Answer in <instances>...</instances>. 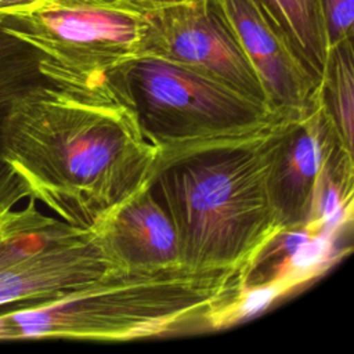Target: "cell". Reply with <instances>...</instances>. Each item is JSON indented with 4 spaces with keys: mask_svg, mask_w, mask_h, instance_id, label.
Here are the masks:
<instances>
[{
    "mask_svg": "<svg viewBox=\"0 0 354 354\" xmlns=\"http://www.w3.org/2000/svg\"><path fill=\"white\" fill-rule=\"evenodd\" d=\"M158 153L108 82L36 91L12 106L4 131L3 159L30 196L83 230L147 185Z\"/></svg>",
    "mask_w": 354,
    "mask_h": 354,
    "instance_id": "cell-1",
    "label": "cell"
},
{
    "mask_svg": "<svg viewBox=\"0 0 354 354\" xmlns=\"http://www.w3.org/2000/svg\"><path fill=\"white\" fill-rule=\"evenodd\" d=\"M279 119L252 134L159 149L147 184L174 225L183 267L239 272L279 228L267 192Z\"/></svg>",
    "mask_w": 354,
    "mask_h": 354,
    "instance_id": "cell-2",
    "label": "cell"
},
{
    "mask_svg": "<svg viewBox=\"0 0 354 354\" xmlns=\"http://www.w3.org/2000/svg\"><path fill=\"white\" fill-rule=\"evenodd\" d=\"M241 301L234 270H116L66 295L0 307V342H127L213 330L241 318Z\"/></svg>",
    "mask_w": 354,
    "mask_h": 354,
    "instance_id": "cell-3",
    "label": "cell"
},
{
    "mask_svg": "<svg viewBox=\"0 0 354 354\" xmlns=\"http://www.w3.org/2000/svg\"><path fill=\"white\" fill-rule=\"evenodd\" d=\"M106 82L159 149L252 134L279 118L210 77L153 55L126 59L106 73Z\"/></svg>",
    "mask_w": 354,
    "mask_h": 354,
    "instance_id": "cell-4",
    "label": "cell"
},
{
    "mask_svg": "<svg viewBox=\"0 0 354 354\" xmlns=\"http://www.w3.org/2000/svg\"><path fill=\"white\" fill-rule=\"evenodd\" d=\"M317 93L299 115L281 118L267 171V192L279 228L340 230L353 216L354 160Z\"/></svg>",
    "mask_w": 354,
    "mask_h": 354,
    "instance_id": "cell-5",
    "label": "cell"
},
{
    "mask_svg": "<svg viewBox=\"0 0 354 354\" xmlns=\"http://www.w3.org/2000/svg\"><path fill=\"white\" fill-rule=\"evenodd\" d=\"M36 199L0 216V307L87 288L123 268L91 230L41 213Z\"/></svg>",
    "mask_w": 354,
    "mask_h": 354,
    "instance_id": "cell-6",
    "label": "cell"
},
{
    "mask_svg": "<svg viewBox=\"0 0 354 354\" xmlns=\"http://www.w3.org/2000/svg\"><path fill=\"white\" fill-rule=\"evenodd\" d=\"M147 12L129 0H39L0 15V26L66 73L104 82L112 68L140 54Z\"/></svg>",
    "mask_w": 354,
    "mask_h": 354,
    "instance_id": "cell-7",
    "label": "cell"
},
{
    "mask_svg": "<svg viewBox=\"0 0 354 354\" xmlns=\"http://www.w3.org/2000/svg\"><path fill=\"white\" fill-rule=\"evenodd\" d=\"M147 17L138 55L183 65L267 106L263 86L214 0L148 10Z\"/></svg>",
    "mask_w": 354,
    "mask_h": 354,
    "instance_id": "cell-8",
    "label": "cell"
},
{
    "mask_svg": "<svg viewBox=\"0 0 354 354\" xmlns=\"http://www.w3.org/2000/svg\"><path fill=\"white\" fill-rule=\"evenodd\" d=\"M266 93L267 106L279 118L303 112L317 97L318 86L301 68L256 0H214Z\"/></svg>",
    "mask_w": 354,
    "mask_h": 354,
    "instance_id": "cell-9",
    "label": "cell"
},
{
    "mask_svg": "<svg viewBox=\"0 0 354 354\" xmlns=\"http://www.w3.org/2000/svg\"><path fill=\"white\" fill-rule=\"evenodd\" d=\"M339 230L318 227L277 228L239 270L241 315L261 303L322 274L340 256L335 250Z\"/></svg>",
    "mask_w": 354,
    "mask_h": 354,
    "instance_id": "cell-10",
    "label": "cell"
},
{
    "mask_svg": "<svg viewBox=\"0 0 354 354\" xmlns=\"http://www.w3.org/2000/svg\"><path fill=\"white\" fill-rule=\"evenodd\" d=\"M90 230L126 270L153 271L181 266L174 225L148 184Z\"/></svg>",
    "mask_w": 354,
    "mask_h": 354,
    "instance_id": "cell-11",
    "label": "cell"
},
{
    "mask_svg": "<svg viewBox=\"0 0 354 354\" xmlns=\"http://www.w3.org/2000/svg\"><path fill=\"white\" fill-rule=\"evenodd\" d=\"M290 51L319 86L329 43L318 0H256Z\"/></svg>",
    "mask_w": 354,
    "mask_h": 354,
    "instance_id": "cell-12",
    "label": "cell"
},
{
    "mask_svg": "<svg viewBox=\"0 0 354 354\" xmlns=\"http://www.w3.org/2000/svg\"><path fill=\"white\" fill-rule=\"evenodd\" d=\"M48 59L37 47L0 26V160L4 155V131L12 106L36 91L62 88L46 69Z\"/></svg>",
    "mask_w": 354,
    "mask_h": 354,
    "instance_id": "cell-13",
    "label": "cell"
},
{
    "mask_svg": "<svg viewBox=\"0 0 354 354\" xmlns=\"http://www.w3.org/2000/svg\"><path fill=\"white\" fill-rule=\"evenodd\" d=\"M318 93L342 142L354 152V37L329 47Z\"/></svg>",
    "mask_w": 354,
    "mask_h": 354,
    "instance_id": "cell-14",
    "label": "cell"
},
{
    "mask_svg": "<svg viewBox=\"0 0 354 354\" xmlns=\"http://www.w3.org/2000/svg\"><path fill=\"white\" fill-rule=\"evenodd\" d=\"M329 47L354 37V0H318Z\"/></svg>",
    "mask_w": 354,
    "mask_h": 354,
    "instance_id": "cell-15",
    "label": "cell"
},
{
    "mask_svg": "<svg viewBox=\"0 0 354 354\" xmlns=\"http://www.w3.org/2000/svg\"><path fill=\"white\" fill-rule=\"evenodd\" d=\"M30 196L25 178L7 160H0V216Z\"/></svg>",
    "mask_w": 354,
    "mask_h": 354,
    "instance_id": "cell-16",
    "label": "cell"
},
{
    "mask_svg": "<svg viewBox=\"0 0 354 354\" xmlns=\"http://www.w3.org/2000/svg\"><path fill=\"white\" fill-rule=\"evenodd\" d=\"M129 1L142 7L145 10H155V8L184 4V3H192V1H198V0H129Z\"/></svg>",
    "mask_w": 354,
    "mask_h": 354,
    "instance_id": "cell-17",
    "label": "cell"
},
{
    "mask_svg": "<svg viewBox=\"0 0 354 354\" xmlns=\"http://www.w3.org/2000/svg\"><path fill=\"white\" fill-rule=\"evenodd\" d=\"M39 0H0V15L25 10Z\"/></svg>",
    "mask_w": 354,
    "mask_h": 354,
    "instance_id": "cell-18",
    "label": "cell"
}]
</instances>
